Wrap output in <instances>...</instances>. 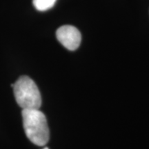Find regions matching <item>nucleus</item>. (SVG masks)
<instances>
[{"instance_id":"nucleus-3","label":"nucleus","mask_w":149,"mask_h":149,"mask_svg":"<svg viewBox=\"0 0 149 149\" xmlns=\"http://www.w3.org/2000/svg\"><path fill=\"white\" fill-rule=\"evenodd\" d=\"M56 37L59 42L69 51L77 49L81 40V35L79 30L70 25L59 27L56 31Z\"/></svg>"},{"instance_id":"nucleus-1","label":"nucleus","mask_w":149,"mask_h":149,"mask_svg":"<svg viewBox=\"0 0 149 149\" xmlns=\"http://www.w3.org/2000/svg\"><path fill=\"white\" fill-rule=\"evenodd\" d=\"M22 115L24 131L29 140L39 146L47 144L50 132L45 115L39 109H23Z\"/></svg>"},{"instance_id":"nucleus-5","label":"nucleus","mask_w":149,"mask_h":149,"mask_svg":"<svg viewBox=\"0 0 149 149\" xmlns=\"http://www.w3.org/2000/svg\"><path fill=\"white\" fill-rule=\"evenodd\" d=\"M43 149H49V148H48V147H46H46H44V148H43Z\"/></svg>"},{"instance_id":"nucleus-2","label":"nucleus","mask_w":149,"mask_h":149,"mask_svg":"<svg viewBox=\"0 0 149 149\" xmlns=\"http://www.w3.org/2000/svg\"><path fill=\"white\" fill-rule=\"evenodd\" d=\"M17 103L23 109H40L42 97L35 81L28 76L19 77L12 84Z\"/></svg>"},{"instance_id":"nucleus-4","label":"nucleus","mask_w":149,"mask_h":149,"mask_svg":"<svg viewBox=\"0 0 149 149\" xmlns=\"http://www.w3.org/2000/svg\"><path fill=\"white\" fill-rule=\"evenodd\" d=\"M57 0H33V6L39 11H46L53 8Z\"/></svg>"}]
</instances>
